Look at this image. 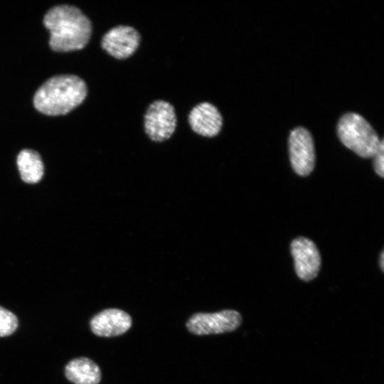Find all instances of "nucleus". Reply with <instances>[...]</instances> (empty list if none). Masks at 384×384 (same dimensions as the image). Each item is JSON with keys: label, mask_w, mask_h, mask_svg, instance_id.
Instances as JSON below:
<instances>
[{"label": "nucleus", "mask_w": 384, "mask_h": 384, "mask_svg": "<svg viewBox=\"0 0 384 384\" xmlns=\"http://www.w3.org/2000/svg\"><path fill=\"white\" fill-rule=\"evenodd\" d=\"M144 127L149 138L156 142L169 139L177 127V117L174 106L162 100H155L147 107Z\"/></svg>", "instance_id": "nucleus-4"}, {"label": "nucleus", "mask_w": 384, "mask_h": 384, "mask_svg": "<svg viewBox=\"0 0 384 384\" xmlns=\"http://www.w3.org/2000/svg\"><path fill=\"white\" fill-rule=\"evenodd\" d=\"M191 129L202 137H213L218 134L223 126V117L213 104L203 102L194 106L188 116Z\"/></svg>", "instance_id": "nucleus-9"}, {"label": "nucleus", "mask_w": 384, "mask_h": 384, "mask_svg": "<svg viewBox=\"0 0 384 384\" xmlns=\"http://www.w3.org/2000/svg\"><path fill=\"white\" fill-rule=\"evenodd\" d=\"M132 326V318L125 311L117 309H105L92 318V332L101 337H112L125 333Z\"/></svg>", "instance_id": "nucleus-10"}, {"label": "nucleus", "mask_w": 384, "mask_h": 384, "mask_svg": "<svg viewBox=\"0 0 384 384\" xmlns=\"http://www.w3.org/2000/svg\"><path fill=\"white\" fill-rule=\"evenodd\" d=\"M291 252L294 260V267L298 277L304 281L316 277L320 269L321 257L315 244L305 238L294 240Z\"/></svg>", "instance_id": "nucleus-8"}, {"label": "nucleus", "mask_w": 384, "mask_h": 384, "mask_svg": "<svg viewBox=\"0 0 384 384\" xmlns=\"http://www.w3.org/2000/svg\"><path fill=\"white\" fill-rule=\"evenodd\" d=\"M85 82L74 75H59L47 80L36 92L33 105L40 112L57 116L66 114L85 99Z\"/></svg>", "instance_id": "nucleus-2"}, {"label": "nucleus", "mask_w": 384, "mask_h": 384, "mask_svg": "<svg viewBox=\"0 0 384 384\" xmlns=\"http://www.w3.org/2000/svg\"><path fill=\"white\" fill-rule=\"evenodd\" d=\"M289 150L294 171L302 176L309 175L315 164L314 141L309 132L304 127L293 129L289 137Z\"/></svg>", "instance_id": "nucleus-6"}, {"label": "nucleus", "mask_w": 384, "mask_h": 384, "mask_svg": "<svg viewBox=\"0 0 384 384\" xmlns=\"http://www.w3.org/2000/svg\"><path fill=\"white\" fill-rule=\"evenodd\" d=\"M374 158V169L376 174L380 177H383L384 175V143L383 139L381 140L379 148L375 155Z\"/></svg>", "instance_id": "nucleus-14"}, {"label": "nucleus", "mask_w": 384, "mask_h": 384, "mask_svg": "<svg viewBox=\"0 0 384 384\" xmlns=\"http://www.w3.org/2000/svg\"><path fill=\"white\" fill-rule=\"evenodd\" d=\"M141 36L134 28L119 25L110 28L102 38V48L112 57L124 60L138 49Z\"/></svg>", "instance_id": "nucleus-7"}, {"label": "nucleus", "mask_w": 384, "mask_h": 384, "mask_svg": "<svg viewBox=\"0 0 384 384\" xmlns=\"http://www.w3.org/2000/svg\"><path fill=\"white\" fill-rule=\"evenodd\" d=\"M337 132L341 142L363 158L373 157L382 140L366 119L353 112L341 117Z\"/></svg>", "instance_id": "nucleus-3"}, {"label": "nucleus", "mask_w": 384, "mask_h": 384, "mask_svg": "<svg viewBox=\"0 0 384 384\" xmlns=\"http://www.w3.org/2000/svg\"><path fill=\"white\" fill-rule=\"evenodd\" d=\"M65 375L74 384H98L101 380L100 368L86 357L70 361L65 367Z\"/></svg>", "instance_id": "nucleus-11"}, {"label": "nucleus", "mask_w": 384, "mask_h": 384, "mask_svg": "<svg viewBox=\"0 0 384 384\" xmlns=\"http://www.w3.org/2000/svg\"><path fill=\"white\" fill-rule=\"evenodd\" d=\"M241 321L239 312L228 309L215 313H197L188 319L186 327L196 335L216 334L235 330Z\"/></svg>", "instance_id": "nucleus-5"}, {"label": "nucleus", "mask_w": 384, "mask_h": 384, "mask_svg": "<svg viewBox=\"0 0 384 384\" xmlns=\"http://www.w3.org/2000/svg\"><path fill=\"white\" fill-rule=\"evenodd\" d=\"M18 326L17 316L11 311L0 306V337L11 335Z\"/></svg>", "instance_id": "nucleus-13"}, {"label": "nucleus", "mask_w": 384, "mask_h": 384, "mask_svg": "<svg viewBox=\"0 0 384 384\" xmlns=\"http://www.w3.org/2000/svg\"><path fill=\"white\" fill-rule=\"evenodd\" d=\"M16 164L21 179L28 183L40 181L43 176L44 167L40 154L30 149L21 150L17 156Z\"/></svg>", "instance_id": "nucleus-12"}, {"label": "nucleus", "mask_w": 384, "mask_h": 384, "mask_svg": "<svg viewBox=\"0 0 384 384\" xmlns=\"http://www.w3.org/2000/svg\"><path fill=\"white\" fill-rule=\"evenodd\" d=\"M43 24L50 31V47L57 52L85 48L92 30L88 17L78 8L70 5L51 8L44 16Z\"/></svg>", "instance_id": "nucleus-1"}, {"label": "nucleus", "mask_w": 384, "mask_h": 384, "mask_svg": "<svg viewBox=\"0 0 384 384\" xmlns=\"http://www.w3.org/2000/svg\"><path fill=\"white\" fill-rule=\"evenodd\" d=\"M380 265L381 270L383 271V267H384V254H383V252H382V253L380 255Z\"/></svg>", "instance_id": "nucleus-15"}]
</instances>
